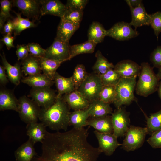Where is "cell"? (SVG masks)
Returning a JSON list of instances; mask_svg holds the SVG:
<instances>
[{
    "label": "cell",
    "mask_w": 161,
    "mask_h": 161,
    "mask_svg": "<svg viewBox=\"0 0 161 161\" xmlns=\"http://www.w3.org/2000/svg\"><path fill=\"white\" fill-rule=\"evenodd\" d=\"M70 109L63 96L57 97L54 103L49 108H41L39 119L46 127L52 130L66 131L69 126Z\"/></svg>",
    "instance_id": "cell-1"
},
{
    "label": "cell",
    "mask_w": 161,
    "mask_h": 161,
    "mask_svg": "<svg viewBox=\"0 0 161 161\" xmlns=\"http://www.w3.org/2000/svg\"><path fill=\"white\" fill-rule=\"evenodd\" d=\"M35 161H93L83 150L77 147L64 146L51 150Z\"/></svg>",
    "instance_id": "cell-2"
},
{
    "label": "cell",
    "mask_w": 161,
    "mask_h": 161,
    "mask_svg": "<svg viewBox=\"0 0 161 161\" xmlns=\"http://www.w3.org/2000/svg\"><path fill=\"white\" fill-rule=\"evenodd\" d=\"M140 66L136 91L138 95L146 97L157 89L159 80L148 63L143 62Z\"/></svg>",
    "instance_id": "cell-3"
},
{
    "label": "cell",
    "mask_w": 161,
    "mask_h": 161,
    "mask_svg": "<svg viewBox=\"0 0 161 161\" xmlns=\"http://www.w3.org/2000/svg\"><path fill=\"white\" fill-rule=\"evenodd\" d=\"M136 78H121L115 86L116 95L113 103L117 109L123 105H129L134 100V92L137 84Z\"/></svg>",
    "instance_id": "cell-4"
},
{
    "label": "cell",
    "mask_w": 161,
    "mask_h": 161,
    "mask_svg": "<svg viewBox=\"0 0 161 161\" xmlns=\"http://www.w3.org/2000/svg\"><path fill=\"white\" fill-rule=\"evenodd\" d=\"M18 100V112L21 119L27 124L37 122L41 108L25 95L20 97Z\"/></svg>",
    "instance_id": "cell-5"
},
{
    "label": "cell",
    "mask_w": 161,
    "mask_h": 161,
    "mask_svg": "<svg viewBox=\"0 0 161 161\" xmlns=\"http://www.w3.org/2000/svg\"><path fill=\"white\" fill-rule=\"evenodd\" d=\"M103 86L98 75L95 73L88 74L77 90L91 103L99 100V95Z\"/></svg>",
    "instance_id": "cell-6"
},
{
    "label": "cell",
    "mask_w": 161,
    "mask_h": 161,
    "mask_svg": "<svg viewBox=\"0 0 161 161\" xmlns=\"http://www.w3.org/2000/svg\"><path fill=\"white\" fill-rule=\"evenodd\" d=\"M148 133L146 127L130 126L125 135V138L121 145L122 148L127 152L137 149L142 145Z\"/></svg>",
    "instance_id": "cell-7"
},
{
    "label": "cell",
    "mask_w": 161,
    "mask_h": 161,
    "mask_svg": "<svg viewBox=\"0 0 161 161\" xmlns=\"http://www.w3.org/2000/svg\"><path fill=\"white\" fill-rule=\"evenodd\" d=\"M30 96L41 109H47L55 103L57 94L50 87L32 88Z\"/></svg>",
    "instance_id": "cell-8"
},
{
    "label": "cell",
    "mask_w": 161,
    "mask_h": 161,
    "mask_svg": "<svg viewBox=\"0 0 161 161\" xmlns=\"http://www.w3.org/2000/svg\"><path fill=\"white\" fill-rule=\"evenodd\" d=\"M69 42L55 38L51 45L46 49L44 57L61 63L70 60Z\"/></svg>",
    "instance_id": "cell-9"
},
{
    "label": "cell",
    "mask_w": 161,
    "mask_h": 161,
    "mask_svg": "<svg viewBox=\"0 0 161 161\" xmlns=\"http://www.w3.org/2000/svg\"><path fill=\"white\" fill-rule=\"evenodd\" d=\"M113 132L117 137L125 136L129 127V114L121 107L115 110L111 115Z\"/></svg>",
    "instance_id": "cell-10"
},
{
    "label": "cell",
    "mask_w": 161,
    "mask_h": 161,
    "mask_svg": "<svg viewBox=\"0 0 161 161\" xmlns=\"http://www.w3.org/2000/svg\"><path fill=\"white\" fill-rule=\"evenodd\" d=\"M139 34L138 31L133 29L129 23L124 21L115 24L106 30V36L119 41H125L136 37Z\"/></svg>",
    "instance_id": "cell-11"
},
{
    "label": "cell",
    "mask_w": 161,
    "mask_h": 161,
    "mask_svg": "<svg viewBox=\"0 0 161 161\" xmlns=\"http://www.w3.org/2000/svg\"><path fill=\"white\" fill-rule=\"evenodd\" d=\"M13 4L28 19H32L34 22L42 16L39 0H14Z\"/></svg>",
    "instance_id": "cell-12"
},
{
    "label": "cell",
    "mask_w": 161,
    "mask_h": 161,
    "mask_svg": "<svg viewBox=\"0 0 161 161\" xmlns=\"http://www.w3.org/2000/svg\"><path fill=\"white\" fill-rule=\"evenodd\" d=\"M94 132L98 141L99 151L106 155H112L116 149L122 145L117 141V137L113 133H102L96 130Z\"/></svg>",
    "instance_id": "cell-13"
},
{
    "label": "cell",
    "mask_w": 161,
    "mask_h": 161,
    "mask_svg": "<svg viewBox=\"0 0 161 161\" xmlns=\"http://www.w3.org/2000/svg\"><path fill=\"white\" fill-rule=\"evenodd\" d=\"M42 16L53 15L63 18L67 11L66 5L58 0H40Z\"/></svg>",
    "instance_id": "cell-14"
},
{
    "label": "cell",
    "mask_w": 161,
    "mask_h": 161,
    "mask_svg": "<svg viewBox=\"0 0 161 161\" xmlns=\"http://www.w3.org/2000/svg\"><path fill=\"white\" fill-rule=\"evenodd\" d=\"M114 69L121 78H130L139 75L141 66L131 60H125L118 62L114 66Z\"/></svg>",
    "instance_id": "cell-15"
},
{
    "label": "cell",
    "mask_w": 161,
    "mask_h": 161,
    "mask_svg": "<svg viewBox=\"0 0 161 161\" xmlns=\"http://www.w3.org/2000/svg\"><path fill=\"white\" fill-rule=\"evenodd\" d=\"M63 97L70 108L74 111L86 109L90 103L77 90L63 95Z\"/></svg>",
    "instance_id": "cell-16"
},
{
    "label": "cell",
    "mask_w": 161,
    "mask_h": 161,
    "mask_svg": "<svg viewBox=\"0 0 161 161\" xmlns=\"http://www.w3.org/2000/svg\"><path fill=\"white\" fill-rule=\"evenodd\" d=\"M131 15V20L129 23L131 26L137 28L144 25H149L151 21V15L148 14L142 3L136 7H130Z\"/></svg>",
    "instance_id": "cell-17"
},
{
    "label": "cell",
    "mask_w": 161,
    "mask_h": 161,
    "mask_svg": "<svg viewBox=\"0 0 161 161\" xmlns=\"http://www.w3.org/2000/svg\"><path fill=\"white\" fill-rule=\"evenodd\" d=\"M80 24L61 19L55 38L64 42H69L71 37L78 29Z\"/></svg>",
    "instance_id": "cell-18"
},
{
    "label": "cell",
    "mask_w": 161,
    "mask_h": 161,
    "mask_svg": "<svg viewBox=\"0 0 161 161\" xmlns=\"http://www.w3.org/2000/svg\"><path fill=\"white\" fill-rule=\"evenodd\" d=\"M0 55L3 66L5 68L9 80L14 85H18L23 77L21 63H17L13 66L7 61L4 53L2 55L1 54Z\"/></svg>",
    "instance_id": "cell-19"
},
{
    "label": "cell",
    "mask_w": 161,
    "mask_h": 161,
    "mask_svg": "<svg viewBox=\"0 0 161 161\" xmlns=\"http://www.w3.org/2000/svg\"><path fill=\"white\" fill-rule=\"evenodd\" d=\"M18 99L11 90L2 88L0 90V110H11L18 112Z\"/></svg>",
    "instance_id": "cell-20"
},
{
    "label": "cell",
    "mask_w": 161,
    "mask_h": 161,
    "mask_svg": "<svg viewBox=\"0 0 161 161\" xmlns=\"http://www.w3.org/2000/svg\"><path fill=\"white\" fill-rule=\"evenodd\" d=\"M87 126L93 127L100 133H113L112 117L109 115L101 117L88 118L87 121Z\"/></svg>",
    "instance_id": "cell-21"
},
{
    "label": "cell",
    "mask_w": 161,
    "mask_h": 161,
    "mask_svg": "<svg viewBox=\"0 0 161 161\" xmlns=\"http://www.w3.org/2000/svg\"><path fill=\"white\" fill-rule=\"evenodd\" d=\"M54 81L58 91L57 97H61L63 95L69 94L75 90L72 76L65 77L56 72Z\"/></svg>",
    "instance_id": "cell-22"
},
{
    "label": "cell",
    "mask_w": 161,
    "mask_h": 161,
    "mask_svg": "<svg viewBox=\"0 0 161 161\" xmlns=\"http://www.w3.org/2000/svg\"><path fill=\"white\" fill-rule=\"evenodd\" d=\"M21 81L32 88L50 87L54 83V80L49 78L45 75L39 73L35 75L23 77Z\"/></svg>",
    "instance_id": "cell-23"
},
{
    "label": "cell",
    "mask_w": 161,
    "mask_h": 161,
    "mask_svg": "<svg viewBox=\"0 0 161 161\" xmlns=\"http://www.w3.org/2000/svg\"><path fill=\"white\" fill-rule=\"evenodd\" d=\"M27 134L35 144L37 142H42L47 131L46 126L42 123H31L27 124Z\"/></svg>",
    "instance_id": "cell-24"
},
{
    "label": "cell",
    "mask_w": 161,
    "mask_h": 161,
    "mask_svg": "<svg viewBox=\"0 0 161 161\" xmlns=\"http://www.w3.org/2000/svg\"><path fill=\"white\" fill-rule=\"evenodd\" d=\"M35 143L28 139L19 147L15 152V156L17 161H31L36 153L34 148Z\"/></svg>",
    "instance_id": "cell-25"
},
{
    "label": "cell",
    "mask_w": 161,
    "mask_h": 161,
    "mask_svg": "<svg viewBox=\"0 0 161 161\" xmlns=\"http://www.w3.org/2000/svg\"><path fill=\"white\" fill-rule=\"evenodd\" d=\"M89 107V115L90 117H101L112 113V109L110 104L99 99L90 103Z\"/></svg>",
    "instance_id": "cell-26"
},
{
    "label": "cell",
    "mask_w": 161,
    "mask_h": 161,
    "mask_svg": "<svg viewBox=\"0 0 161 161\" xmlns=\"http://www.w3.org/2000/svg\"><path fill=\"white\" fill-rule=\"evenodd\" d=\"M21 64L22 71L26 76L41 73V70L38 58L29 54L27 58L21 61Z\"/></svg>",
    "instance_id": "cell-27"
},
{
    "label": "cell",
    "mask_w": 161,
    "mask_h": 161,
    "mask_svg": "<svg viewBox=\"0 0 161 161\" xmlns=\"http://www.w3.org/2000/svg\"><path fill=\"white\" fill-rule=\"evenodd\" d=\"M89 106L87 109L75 111L70 112L69 117V123L70 125L73 127L80 129L86 126L87 121L89 117Z\"/></svg>",
    "instance_id": "cell-28"
},
{
    "label": "cell",
    "mask_w": 161,
    "mask_h": 161,
    "mask_svg": "<svg viewBox=\"0 0 161 161\" xmlns=\"http://www.w3.org/2000/svg\"><path fill=\"white\" fill-rule=\"evenodd\" d=\"M38 58L40 68L43 73L54 80L56 71L62 63L44 57Z\"/></svg>",
    "instance_id": "cell-29"
},
{
    "label": "cell",
    "mask_w": 161,
    "mask_h": 161,
    "mask_svg": "<svg viewBox=\"0 0 161 161\" xmlns=\"http://www.w3.org/2000/svg\"><path fill=\"white\" fill-rule=\"evenodd\" d=\"M106 30L100 23L93 22L88 30V40L97 44L101 42L106 36Z\"/></svg>",
    "instance_id": "cell-30"
},
{
    "label": "cell",
    "mask_w": 161,
    "mask_h": 161,
    "mask_svg": "<svg viewBox=\"0 0 161 161\" xmlns=\"http://www.w3.org/2000/svg\"><path fill=\"white\" fill-rule=\"evenodd\" d=\"M95 56L96 61L92 67L95 73L100 76L109 69H114L113 64L109 62L100 50L96 52Z\"/></svg>",
    "instance_id": "cell-31"
},
{
    "label": "cell",
    "mask_w": 161,
    "mask_h": 161,
    "mask_svg": "<svg viewBox=\"0 0 161 161\" xmlns=\"http://www.w3.org/2000/svg\"><path fill=\"white\" fill-rule=\"evenodd\" d=\"M97 44L88 40L83 43L70 46V60L79 54L92 53L95 50Z\"/></svg>",
    "instance_id": "cell-32"
},
{
    "label": "cell",
    "mask_w": 161,
    "mask_h": 161,
    "mask_svg": "<svg viewBox=\"0 0 161 161\" xmlns=\"http://www.w3.org/2000/svg\"><path fill=\"white\" fill-rule=\"evenodd\" d=\"M14 12L16 15V17L12 20L15 36L19 35L22 31L26 29L36 27V25L34 22L30 21L28 18H22L21 14Z\"/></svg>",
    "instance_id": "cell-33"
},
{
    "label": "cell",
    "mask_w": 161,
    "mask_h": 161,
    "mask_svg": "<svg viewBox=\"0 0 161 161\" xmlns=\"http://www.w3.org/2000/svg\"><path fill=\"white\" fill-rule=\"evenodd\" d=\"M88 75L84 65L79 64L76 66L72 76L75 90H77L80 86L85 80Z\"/></svg>",
    "instance_id": "cell-34"
},
{
    "label": "cell",
    "mask_w": 161,
    "mask_h": 161,
    "mask_svg": "<svg viewBox=\"0 0 161 161\" xmlns=\"http://www.w3.org/2000/svg\"><path fill=\"white\" fill-rule=\"evenodd\" d=\"M147 126L148 133L151 134L155 131L161 129V109L151 114L147 117Z\"/></svg>",
    "instance_id": "cell-35"
},
{
    "label": "cell",
    "mask_w": 161,
    "mask_h": 161,
    "mask_svg": "<svg viewBox=\"0 0 161 161\" xmlns=\"http://www.w3.org/2000/svg\"><path fill=\"white\" fill-rule=\"evenodd\" d=\"M116 95L115 86L103 85L99 95V99L105 103L110 104L114 102Z\"/></svg>",
    "instance_id": "cell-36"
},
{
    "label": "cell",
    "mask_w": 161,
    "mask_h": 161,
    "mask_svg": "<svg viewBox=\"0 0 161 161\" xmlns=\"http://www.w3.org/2000/svg\"><path fill=\"white\" fill-rule=\"evenodd\" d=\"M99 77L103 85L115 86L118 83L121 78L120 75L114 69H109Z\"/></svg>",
    "instance_id": "cell-37"
},
{
    "label": "cell",
    "mask_w": 161,
    "mask_h": 161,
    "mask_svg": "<svg viewBox=\"0 0 161 161\" xmlns=\"http://www.w3.org/2000/svg\"><path fill=\"white\" fill-rule=\"evenodd\" d=\"M83 15V11L67 9L63 17L61 19L80 24Z\"/></svg>",
    "instance_id": "cell-38"
},
{
    "label": "cell",
    "mask_w": 161,
    "mask_h": 161,
    "mask_svg": "<svg viewBox=\"0 0 161 161\" xmlns=\"http://www.w3.org/2000/svg\"><path fill=\"white\" fill-rule=\"evenodd\" d=\"M150 25L154 30V34L158 38L161 32V12H157L151 15Z\"/></svg>",
    "instance_id": "cell-39"
},
{
    "label": "cell",
    "mask_w": 161,
    "mask_h": 161,
    "mask_svg": "<svg viewBox=\"0 0 161 161\" xmlns=\"http://www.w3.org/2000/svg\"><path fill=\"white\" fill-rule=\"evenodd\" d=\"M27 45L30 55L37 58L44 56L46 49L43 48L38 44L32 43H29Z\"/></svg>",
    "instance_id": "cell-40"
},
{
    "label": "cell",
    "mask_w": 161,
    "mask_h": 161,
    "mask_svg": "<svg viewBox=\"0 0 161 161\" xmlns=\"http://www.w3.org/2000/svg\"><path fill=\"white\" fill-rule=\"evenodd\" d=\"M0 2L1 7L0 17L6 20L7 18L11 17L10 11L11 9L13 1L1 0Z\"/></svg>",
    "instance_id": "cell-41"
},
{
    "label": "cell",
    "mask_w": 161,
    "mask_h": 161,
    "mask_svg": "<svg viewBox=\"0 0 161 161\" xmlns=\"http://www.w3.org/2000/svg\"><path fill=\"white\" fill-rule=\"evenodd\" d=\"M87 0H69L66 5L67 9L83 11L88 3Z\"/></svg>",
    "instance_id": "cell-42"
},
{
    "label": "cell",
    "mask_w": 161,
    "mask_h": 161,
    "mask_svg": "<svg viewBox=\"0 0 161 161\" xmlns=\"http://www.w3.org/2000/svg\"><path fill=\"white\" fill-rule=\"evenodd\" d=\"M147 141L153 148H161V129L153 133Z\"/></svg>",
    "instance_id": "cell-43"
},
{
    "label": "cell",
    "mask_w": 161,
    "mask_h": 161,
    "mask_svg": "<svg viewBox=\"0 0 161 161\" xmlns=\"http://www.w3.org/2000/svg\"><path fill=\"white\" fill-rule=\"evenodd\" d=\"M150 60L154 67L161 68V46H157L154 50L151 53Z\"/></svg>",
    "instance_id": "cell-44"
},
{
    "label": "cell",
    "mask_w": 161,
    "mask_h": 161,
    "mask_svg": "<svg viewBox=\"0 0 161 161\" xmlns=\"http://www.w3.org/2000/svg\"><path fill=\"white\" fill-rule=\"evenodd\" d=\"M16 47V53L18 60L22 61L28 56L29 52L27 45H17Z\"/></svg>",
    "instance_id": "cell-45"
},
{
    "label": "cell",
    "mask_w": 161,
    "mask_h": 161,
    "mask_svg": "<svg viewBox=\"0 0 161 161\" xmlns=\"http://www.w3.org/2000/svg\"><path fill=\"white\" fill-rule=\"evenodd\" d=\"M14 39V37L11 35H5L1 40L6 45L8 50H9L14 47L13 44Z\"/></svg>",
    "instance_id": "cell-46"
},
{
    "label": "cell",
    "mask_w": 161,
    "mask_h": 161,
    "mask_svg": "<svg viewBox=\"0 0 161 161\" xmlns=\"http://www.w3.org/2000/svg\"><path fill=\"white\" fill-rule=\"evenodd\" d=\"M14 26L12 20L9 19L5 24L2 31L5 35H11Z\"/></svg>",
    "instance_id": "cell-47"
},
{
    "label": "cell",
    "mask_w": 161,
    "mask_h": 161,
    "mask_svg": "<svg viewBox=\"0 0 161 161\" xmlns=\"http://www.w3.org/2000/svg\"><path fill=\"white\" fill-rule=\"evenodd\" d=\"M6 71L5 67L0 65V83L3 86L5 85L9 82V79L6 75Z\"/></svg>",
    "instance_id": "cell-48"
},
{
    "label": "cell",
    "mask_w": 161,
    "mask_h": 161,
    "mask_svg": "<svg viewBox=\"0 0 161 161\" xmlns=\"http://www.w3.org/2000/svg\"><path fill=\"white\" fill-rule=\"evenodd\" d=\"M126 1L129 7L134 8L138 7L142 3V1L140 0H126Z\"/></svg>",
    "instance_id": "cell-49"
},
{
    "label": "cell",
    "mask_w": 161,
    "mask_h": 161,
    "mask_svg": "<svg viewBox=\"0 0 161 161\" xmlns=\"http://www.w3.org/2000/svg\"><path fill=\"white\" fill-rule=\"evenodd\" d=\"M158 88V91L159 95L161 100V80L159 84Z\"/></svg>",
    "instance_id": "cell-50"
},
{
    "label": "cell",
    "mask_w": 161,
    "mask_h": 161,
    "mask_svg": "<svg viewBox=\"0 0 161 161\" xmlns=\"http://www.w3.org/2000/svg\"><path fill=\"white\" fill-rule=\"evenodd\" d=\"M156 75L159 80H161V68L159 69L158 72Z\"/></svg>",
    "instance_id": "cell-51"
},
{
    "label": "cell",
    "mask_w": 161,
    "mask_h": 161,
    "mask_svg": "<svg viewBox=\"0 0 161 161\" xmlns=\"http://www.w3.org/2000/svg\"><path fill=\"white\" fill-rule=\"evenodd\" d=\"M159 161H161V160H160Z\"/></svg>",
    "instance_id": "cell-52"
}]
</instances>
